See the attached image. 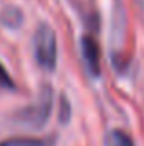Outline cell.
<instances>
[{
  "label": "cell",
  "mask_w": 144,
  "mask_h": 146,
  "mask_svg": "<svg viewBox=\"0 0 144 146\" xmlns=\"http://www.w3.org/2000/svg\"><path fill=\"white\" fill-rule=\"evenodd\" d=\"M0 146H50V141L33 139V137H13L0 143Z\"/></svg>",
  "instance_id": "cell-4"
},
{
  "label": "cell",
  "mask_w": 144,
  "mask_h": 146,
  "mask_svg": "<svg viewBox=\"0 0 144 146\" xmlns=\"http://www.w3.org/2000/svg\"><path fill=\"white\" fill-rule=\"evenodd\" d=\"M0 87H6V89H15L13 80L9 78V74H7V70L4 68L2 63H0Z\"/></svg>",
  "instance_id": "cell-6"
},
{
  "label": "cell",
  "mask_w": 144,
  "mask_h": 146,
  "mask_svg": "<svg viewBox=\"0 0 144 146\" xmlns=\"http://www.w3.org/2000/svg\"><path fill=\"white\" fill-rule=\"evenodd\" d=\"M107 143H109V146H135L133 141H131V137L127 135V133L120 131V129H113V131L109 133Z\"/></svg>",
  "instance_id": "cell-5"
},
{
  "label": "cell",
  "mask_w": 144,
  "mask_h": 146,
  "mask_svg": "<svg viewBox=\"0 0 144 146\" xmlns=\"http://www.w3.org/2000/svg\"><path fill=\"white\" fill-rule=\"evenodd\" d=\"M137 4H139V6H141L142 9H144V0H137Z\"/></svg>",
  "instance_id": "cell-7"
},
{
  "label": "cell",
  "mask_w": 144,
  "mask_h": 146,
  "mask_svg": "<svg viewBox=\"0 0 144 146\" xmlns=\"http://www.w3.org/2000/svg\"><path fill=\"white\" fill-rule=\"evenodd\" d=\"M50 109H52V89L50 87H44L41 96H39V102L30 106V107H26L24 111H20L18 118H20V122L26 124V126L41 128V126L48 120V117H50Z\"/></svg>",
  "instance_id": "cell-2"
},
{
  "label": "cell",
  "mask_w": 144,
  "mask_h": 146,
  "mask_svg": "<svg viewBox=\"0 0 144 146\" xmlns=\"http://www.w3.org/2000/svg\"><path fill=\"white\" fill-rule=\"evenodd\" d=\"M33 46L39 67H43L44 70H54L57 61V39H55V32L48 24H39V28L35 30Z\"/></svg>",
  "instance_id": "cell-1"
},
{
  "label": "cell",
  "mask_w": 144,
  "mask_h": 146,
  "mask_svg": "<svg viewBox=\"0 0 144 146\" xmlns=\"http://www.w3.org/2000/svg\"><path fill=\"white\" fill-rule=\"evenodd\" d=\"M81 56L85 59V65L92 76L100 74V46L90 35L81 37Z\"/></svg>",
  "instance_id": "cell-3"
}]
</instances>
